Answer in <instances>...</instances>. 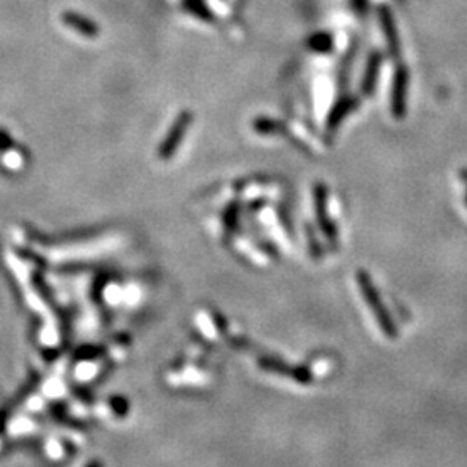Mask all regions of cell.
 I'll return each instance as SVG.
<instances>
[{"mask_svg":"<svg viewBox=\"0 0 467 467\" xmlns=\"http://www.w3.org/2000/svg\"><path fill=\"white\" fill-rule=\"evenodd\" d=\"M382 64V53L379 50H372L367 57L365 69H363L362 82H360V92L365 97H372L374 90H376L377 76H379V69Z\"/></svg>","mask_w":467,"mask_h":467,"instance_id":"3","label":"cell"},{"mask_svg":"<svg viewBox=\"0 0 467 467\" xmlns=\"http://www.w3.org/2000/svg\"><path fill=\"white\" fill-rule=\"evenodd\" d=\"M461 179L467 183V168H462V170H461Z\"/></svg>","mask_w":467,"mask_h":467,"instance_id":"6","label":"cell"},{"mask_svg":"<svg viewBox=\"0 0 467 467\" xmlns=\"http://www.w3.org/2000/svg\"><path fill=\"white\" fill-rule=\"evenodd\" d=\"M353 7H355V13L358 16L365 18L369 13V0H353Z\"/></svg>","mask_w":467,"mask_h":467,"instance_id":"5","label":"cell"},{"mask_svg":"<svg viewBox=\"0 0 467 467\" xmlns=\"http://www.w3.org/2000/svg\"><path fill=\"white\" fill-rule=\"evenodd\" d=\"M466 204H467V190H466Z\"/></svg>","mask_w":467,"mask_h":467,"instance_id":"7","label":"cell"},{"mask_svg":"<svg viewBox=\"0 0 467 467\" xmlns=\"http://www.w3.org/2000/svg\"><path fill=\"white\" fill-rule=\"evenodd\" d=\"M358 106H360L358 97H355V95H343V97L334 104L333 111H330L329 120H327L329 128H336L351 111L358 109Z\"/></svg>","mask_w":467,"mask_h":467,"instance_id":"4","label":"cell"},{"mask_svg":"<svg viewBox=\"0 0 467 467\" xmlns=\"http://www.w3.org/2000/svg\"><path fill=\"white\" fill-rule=\"evenodd\" d=\"M377 20H379L382 35H384L386 46H388V53L391 56L393 61L402 62V42H400V35L398 29H396L395 25V18H393V13L389 11V7L386 4H381L377 7Z\"/></svg>","mask_w":467,"mask_h":467,"instance_id":"2","label":"cell"},{"mask_svg":"<svg viewBox=\"0 0 467 467\" xmlns=\"http://www.w3.org/2000/svg\"><path fill=\"white\" fill-rule=\"evenodd\" d=\"M409 68L403 62H396L391 85V113L395 120H403L407 113V90H409Z\"/></svg>","mask_w":467,"mask_h":467,"instance_id":"1","label":"cell"}]
</instances>
